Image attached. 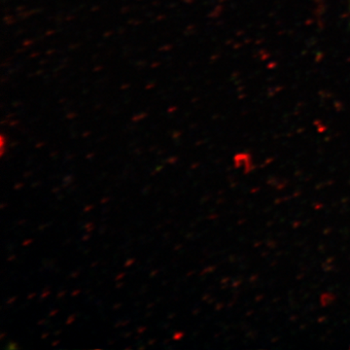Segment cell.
Masks as SVG:
<instances>
[{"mask_svg":"<svg viewBox=\"0 0 350 350\" xmlns=\"http://www.w3.org/2000/svg\"><path fill=\"white\" fill-rule=\"evenodd\" d=\"M50 295H51L50 287L44 288L43 293L40 296L41 300H44V299L48 298V297H49Z\"/></svg>","mask_w":350,"mask_h":350,"instance_id":"1","label":"cell"},{"mask_svg":"<svg viewBox=\"0 0 350 350\" xmlns=\"http://www.w3.org/2000/svg\"><path fill=\"white\" fill-rule=\"evenodd\" d=\"M85 229H86V231L88 232H93L94 229V223H91V222L88 223V224H86V226H85Z\"/></svg>","mask_w":350,"mask_h":350,"instance_id":"2","label":"cell"},{"mask_svg":"<svg viewBox=\"0 0 350 350\" xmlns=\"http://www.w3.org/2000/svg\"><path fill=\"white\" fill-rule=\"evenodd\" d=\"M76 317H77V314L70 315L68 319V321H66V325H71L75 321Z\"/></svg>","mask_w":350,"mask_h":350,"instance_id":"3","label":"cell"},{"mask_svg":"<svg viewBox=\"0 0 350 350\" xmlns=\"http://www.w3.org/2000/svg\"><path fill=\"white\" fill-rule=\"evenodd\" d=\"M135 258H130V259H129L128 261L125 262V265H124V266H125L126 268H128V267L133 266V265L135 264Z\"/></svg>","mask_w":350,"mask_h":350,"instance_id":"4","label":"cell"},{"mask_svg":"<svg viewBox=\"0 0 350 350\" xmlns=\"http://www.w3.org/2000/svg\"><path fill=\"white\" fill-rule=\"evenodd\" d=\"M183 336H184V334L182 333V332H177V333L174 334V340H181V338H183Z\"/></svg>","mask_w":350,"mask_h":350,"instance_id":"5","label":"cell"},{"mask_svg":"<svg viewBox=\"0 0 350 350\" xmlns=\"http://www.w3.org/2000/svg\"><path fill=\"white\" fill-rule=\"evenodd\" d=\"M73 179H75V177H73L72 175H68V176H66V178L64 179V182H68L69 185H70V183L73 181Z\"/></svg>","mask_w":350,"mask_h":350,"instance_id":"6","label":"cell"},{"mask_svg":"<svg viewBox=\"0 0 350 350\" xmlns=\"http://www.w3.org/2000/svg\"><path fill=\"white\" fill-rule=\"evenodd\" d=\"M24 186L25 184L22 183V182H20V183L16 184V185L14 186V189H15V190H21V189L24 187Z\"/></svg>","mask_w":350,"mask_h":350,"instance_id":"7","label":"cell"},{"mask_svg":"<svg viewBox=\"0 0 350 350\" xmlns=\"http://www.w3.org/2000/svg\"><path fill=\"white\" fill-rule=\"evenodd\" d=\"M8 349H19V347H18V345L16 344V342H11V344L9 345Z\"/></svg>","mask_w":350,"mask_h":350,"instance_id":"8","label":"cell"},{"mask_svg":"<svg viewBox=\"0 0 350 350\" xmlns=\"http://www.w3.org/2000/svg\"><path fill=\"white\" fill-rule=\"evenodd\" d=\"M18 297H12V298L9 299L8 301H7V305H12L14 301H17Z\"/></svg>","mask_w":350,"mask_h":350,"instance_id":"9","label":"cell"},{"mask_svg":"<svg viewBox=\"0 0 350 350\" xmlns=\"http://www.w3.org/2000/svg\"><path fill=\"white\" fill-rule=\"evenodd\" d=\"M146 330H147L146 327H140V328L137 329L138 335H142V334H144V332Z\"/></svg>","mask_w":350,"mask_h":350,"instance_id":"10","label":"cell"},{"mask_svg":"<svg viewBox=\"0 0 350 350\" xmlns=\"http://www.w3.org/2000/svg\"><path fill=\"white\" fill-rule=\"evenodd\" d=\"M125 275H126L125 273H120L119 275L116 276V278H115V280H116V282H120V280H121L122 278H125Z\"/></svg>","mask_w":350,"mask_h":350,"instance_id":"11","label":"cell"},{"mask_svg":"<svg viewBox=\"0 0 350 350\" xmlns=\"http://www.w3.org/2000/svg\"><path fill=\"white\" fill-rule=\"evenodd\" d=\"M93 208H94V204H90V206L85 207L84 211L85 213H89V211H91Z\"/></svg>","mask_w":350,"mask_h":350,"instance_id":"12","label":"cell"},{"mask_svg":"<svg viewBox=\"0 0 350 350\" xmlns=\"http://www.w3.org/2000/svg\"><path fill=\"white\" fill-rule=\"evenodd\" d=\"M80 293H81V290L76 289L75 290V291L72 292V293H71V296L76 297L78 296V295H79Z\"/></svg>","mask_w":350,"mask_h":350,"instance_id":"13","label":"cell"},{"mask_svg":"<svg viewBox=\"0 0 350 350\" xmlns=\"http://www.w3.org/2000/svg\"><path fill=\"white\" fill-rule=\"evenodd\" d=\"M90 239H91V234H85L84 237H83L82 241H89Z\"/></svg>","mask_w":350,"mask_h":350,"instance_id":"14","label":"cell"},{"mask_svg":"<svg viewBox=\"0 0 350 350\" xmlns=\"http://www.w3.org/2000/svg\"><path fill=\"white\" fill-rule=\"evenodd\" d=\"M32 239H27V241H25L24 243H23V246H27L29 245V244L32 243Z\"/></svg>","mask_w":350,"mask_h":350,"instance_id":"15","label":"cell"},{"mask_svg":"<svg viewBox=\"0 0 350 350\" xmlns=\"http://www.w3.org/2000/svg\"><path fill=\"white\" fill-rule=\"evenodd\" d=\"M57 312H59V310H52V312H50L49 317H54L55 315L57 314Z\"/></svg>","mask_w":350,"mask_h":350,"instance_id":"16","label":"cell"},{"mask_svg":"<svg viewBox=\"0 0 350 350\" xmlns=\"http://www.w3.org/2000/svg\"><path fill=\"white\" fill-rule=\"evenodd\" d=\"M177 160H178V159H177L176 157H175V158L169 159V160H167V163H174L175 162H176Z\"/></svg>","mask_w":350,"mask_h":350,"instance_id":"17","label":"cell"},{"mask_svg":"<svg viewBox=\"0 0 350 350\" xmlns=\"http://www.w3.org/2000/svg\"><path fill=\"white\" fill-rule=\"evenodd\" d=\"M110 198L105 197V199L100 200V204H107V202H109Z\"/></svg>","mask_w":350,"mask_h":350,"instance_id":"18","label":"cell"},{"mask_svg":"<svg viewBox=\"0 0 350 350\" xmlns=\"http://www.w3.org/2000/svg\"><path fill=\"white\" fill-rule=\"evenodd\" d=\"M66 294V291H62V292H59V294H57V298L59 299H61V298H63V297H64V295Z\"/></svg>","mask_w":350,"mask_h":350,"instance_id":"19","label":"cell"},{"mask_svg":"<svg viewBox=\"0 0 350 350\" xmlns=\"http://www.w3.org/2000/svg\"><path fill=\"white\" fill-rule=\"evenodd\" d=\"M79 275H80L79 271H75V273H72V275H70V278H78V276H79Z\"/></svg>","mask_w":350,"mask_h":350,"instance_id":"20","label":"cell"},{"mask_svg":"<svg viewBox=\"0 0 350 350\" xmlns=\"http://www.w3.org/2000/svg\"><path fill=\"white\" fill-rule=\"evenodd\" d=\"M157 342L156 338H152V340H149L148 345H153Z\"/></svg>","mask_w":350,"mask_h":350,"instance_id":"21","label":"cell"},{"mask_svg":"<svg viewBox=\"0 0 350 350\" xmlns=\"http://www.w3.org/2000/svg\"><path fill=\"white\" fill-rule=\"evenodd\" d=\"M36 296V293L29 294V296H27V299H29V300H31V299L34 298V297Z\"/></svg>","mask_w":350,"mask_h":350,"instance_id":"22","label":"cell"},{"mask_svg":"<svg viewBox=\"0 0 350 350\" xmlns=\"http://www.w3.org/2000/svg\"><path fill=\"white\" fill-rule=\"evenodd\" d=\"M159 271H152V273L150 275V278H154V276L158 275Z\"/></svg>","mask_w":350,"mask_h":350,"instance_id":"23","label":"cell"},{"mask_svg":"<svg viewBox=\"0 0 350 350\" xmlns=\"http://www.w3.org/2000/svg\"><path fill=\"white\" fill-rule=\"evenodd\" d=\"M59 191H61V187L53 189L52 192L56 194V193L59 192Z\"/></svg>","mask_w":350,"mask_h":350,"instance_id":"24","label":"cell"},{"mask_svg":"<svg viewBox=\"0 0 350 350\" xmlns=\"http://www.w3.org/2000/svg\"><path fill=\"white\" fill-rule=\"evenodd\" d=\"M131 335H133V333H131V332H129V333L124 335V338H130Z\"/></svg>","mask_w":350,"mask_h":350,"instance_id":"25","label":"cell"},{"mask_svg":"<svg viewBox=\"0 0 350 350\" xmlns=\"http://www.w3.org/2000/svg\"><path fill=\"white\" fill-rule=\"evenodd\" d=\"M122 304H118V305H115L114 308H113V310H119L120 308H121Z\"/></svg>","mask_w":350,"mask_h":350,"instance_id":"26","label":"cell"},{"mask_svg":"<svg viewBox=\"0 0 350 350\" xmlns=\"http://www.w3.org/2000/svg\"><path fill=\"white\" fill-rule=\"evenodd\" d=\"M48 337H49V334L45 333V334H43L42 337H41V338H42V340H45V338H48Z\"/></svg>","mask_w":350,"mask_h":350,"instance_id":"27","label":"cell"},{"mask_svg":"<svg viewBox=\"0 0 350 350\" xmlns=\"http://www.w3.org/2000/svg\"><path fill=\"white\" fill-rule=\"evenodd\" d=\"M61 342V340H56V342H53L52 347H56V345H59Z\"/></svg>","mask_w":350,"mask_h":350,"instance_id":"28","label":"cell"},{"mask_svg":"<svg viewBox=\"0 0 350 350\" xmlns=\"http://www.w3.org/2000/svg\"><path fill=\"white\" fill-rule=\"evenodd\" d=\"M46 323V319L41 320V321L38 322V325H43V324Z\"/></svg>","mask_w":350,"mask_h":350,"instance_id":"29","label":"cell"},{"mask_svg":"<svg viewBox=\"0 0 350 350\" xmlns=\"http://www.w3.org/2000/svg\"><path fill=\"white\" fill-rule=\"evenodd\" d=\"M16 259V256H11L10 258H8V259H7V261L8 262H12L14 261V260Z\"/></svg>","mask_w":350,"mask_h":350,"instance_id":"30","label":"cell"},{"mask_svg":"<svg viewBox=\"0 0 350 350\" xmlns=\"http://www.w3.org/2000/svg\"><path fill=\"white\" fill-rule=\"evenodd\" d=\"M124 285H125V284H124L123 282L119 283V284L116 285V288H118V289H120V288L123 287Z\"/></svg>","mask_w":350,"mask_h":350,"instance_id":"31","label":"cell"},{"mask_svg":"<svg viewBox=\"0 0 350 350\" xmlns=\"http://www.w3.org/2000/svg\"><path fill=\"white\" fill-rule=\"evenodd\" d=\"M154 306H155V304L151 303L150 305L147 306V308H153Z\"/></svg>","mask_w":350,"mask_h":350,"instance_id":"32","label":"cell"},{"mask_svg":"<svg viewBox=\"0 0 350 350\" xmlns=\"http://www.w3.org/2000/svg\"><path fill=\"white\" fill-rule=\"evenodd\" d=\"M179 248H181V245L175 246L174 250H179Z\"/></svg>","mask_w":350,"mask_h":350,"instance_id":"33","label":"cell"},{"mask_svg":"<svg viewBox=\"0 0 350 350\" xmlns=\"http://www.w3.org/2000/svg\"><path fill=\"white\" fill-rule=\"evenodd\" d=\"M61 333H62V330L57 331V332H56V333H55V336H59V334H61Z\"/></svg>","mask_w":350,"mask_h":350,"instance_id":"34","label":"cell"},{"mask_svg":"<svg viewBox=\"0 0 350 350\" xmlns=\"http://www.w3.org/2000/svg\"><path fill=\"white\" fill-rule=\"evenodd\" d=\"M32 174V172H29V174H24V176L25 177H27V176H29V175H31Z\"/></svg>","mask_w":350,"mask_h":350,"instance_id":"35","label":"cell"},{"mask_svg":"<svg viewBox=\"0 0 350 350\" xmlns=\"http://www.w3.org/2000/svg\"><path fill=\"white\" fill-rule=\"evenodd\" d=\"M96 265H98V262H93V264L91 265V267H96Z\"/></svg>","mask_w":350,"mask_h":350,"instance_id":"36","label":"cell"},{"mask_svg":"<svg viewBox=\"0 0 350 350\" xmlns=\"http://www.w3.org/2000/svg\"><path fill=\"white\" fill-rule=\"evenodd\" d=\"M5 336H6V334H4V333L1 334V337H0V338H5Z\"/></svg>","mask_w":350,"mask_h":350,"instance_id":"37","label":"cell"}]
</instances>
